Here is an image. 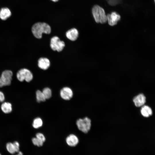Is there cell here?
<instances>
[{
  "label": "cell",
  "mask_w": 155,
  "mask_h": 155,
  "mask_svg": "<svg viewBox=\"0 0 155 155\" xmlns=\"http://www.w3.org/2000/svg\"><path fill=\"white\" fill-rule=\"evenodd\" d=\"M76 125L79 130L83 133H86L90 129L91 121L89 118L85 117L83 119H80L78 120Z\"/></svg>",
  "instance_id": "5b68a950"
},
{
  "label": "cell",
  "mask_w": 155,
  "mask_h": 155,
  "mask_svg": "<svg viewBox=\"0 0 155 155\" xmlns=\"http://www.w3.org/2000/svg\"><path fill=\"white\" fill-rule=\"evenodd\" d=\"M17 80L20 82L25 81L27 82L31 81L33 78V75L29 69L23 68L19 70L16 74Z\"/></svg>",
  "instance_id": "3957f363"
},
{
  "label": "cell",
  "mask_w": 155,
  "mask_h": 155,
  "mask_svg": "<svg viewBox=\"0 0 155 155\" xmlns=\"http://www.w3.org/2000/svg\"><path fill=\"white\" fill-rule=\"evenodd\" d=\"M36 137L43 142L45 141V138L44 135L41 133H38L36 134Z\"/></svg>",
  "instance_id": "44dd1931"
},
{
  "label": "cell",
  "mask_w": 155,
  "mask_h": 155,
  "mask_svg": "<svg viewBox=\"0 0 155 155\" xmlns=\"http://www.w3.org/2000/svg\"><path fill=\"white\" fill-rule=\"evenodd\" d=\"M38 65L40 68L43 70H46L50 66V61L46 58H40L38 61Z\"/></svg>",
  "instance_id": "30bf717a"
},
{
  "label": "cell",
  "mask_w": 155,
  "mask_h": 155,
  "mask_svg": "<svg viewBox=\"0 0 155 155\" xmlns=\"http://www.w3.org/2000/svg\"><path fill=\"white\" fill-rule=\"evenodd\" d=\"M108 2L110 4H111L112 5H114L118 2L120 1V0H107Z\"/></svg>",
  "instance_id": "603a6c76"
},
{
  "label": "cell",
  "mask_w": 155,
  "mask_h": 155,
  "mask_svg": "<svg viewBox=\"0 0 155 155\" xmlns=\"http://www.w3.org/2000/svg\"><path fill=\"white\" fill-rule=\"evenodd\" d=\"M133 102L135 106L137 107L142 106L146 102V98L142 94H140L135 96L133 98Z\"/></svg>",
  "instance_id": "9c48e42d"
},
{
  "label": "cell",
  "mask_w": 155,
  "mask_h": 155,
  "mask_svg": "<svg viewBox=\"0 0 155 155\" xmlns=\"http://www.w3.org/2000/svg\"><path fill=\"white\" fill-rule=\"evenodd\" d=\"M92 13L96 22L103 24L107 21L106 15L104 9L99 5H96L93 6Z\"/></svg>",
  "instance_id": "7a4b0ae2"
},
{
  "label": "cell",
  "mask_w": 155,
  "mask_h": 155,
  "mask_svg": "<svg viewBox=\"0 0 155 155\" xmlns=\"http://www.w3.org/2000/svg\"><path fill=\"white\" fill-rule=\"evenodd\" d=\"M0 155H1V154H0Z\"/></svg>",
  "instance_id": "4316f807"
},
{
  "label": "cell",
  "mask_w": 155,
  "mask_h": 155,
  "mask_svg": "<svg viewBox=\"0 0 155 155\" xmlns=\"http://www.w3.org/2000/svg\"><path fill=\"white\" fill-rule=\"evenodd\" d=\"M16 152H18L19 151L20 145L19 143L15 141L13 143Z\"/></svg>",
  "instance_id": "7402d4cb"
},
{
  "label": "cell",
  "mask_w": 155,
  "mask_h": 155,
  "mask_svg": "<svg viewBox=\"0 0 155 155\" xmlns=\"http://www.w3.org/2000/svg\"><path fill=\"white\" fill-rule=\"evenodd\" d=\"M5 96L3 92L0 91V102H3L5 100Z\"/></svg>",
  "instance_id": "cb8c5ba5"
},
{
  "label": "cell",
  "mask_w": 155,
  "mask_h": 155,
  "mask_svg": "<svg viewBox=\"0 0 155 155\" xmlns=\"http://www.w3.org/2000/svg\"><path fill=\"white\" fill-rule=\"evenodd\" d=\"M42 124L43 122L42 119L38 117L33 120L32 126L34 128L37 129L41 127Z\"/></svg>",
  "instance_id": "2e32d148"
},
{
  "label": "cell",
  "mask_w": 155,
  "mask_h": 155,
  "mask_svg": "<svg viewBox=\"0 0 155 155\" xmlns=\"http://www.w3.org/2000/svg\"><path fill=\"white\" fill-rule=\"evenodd\" d=\"M32 142L34 145L38 147L42 146L43 145V142L36 137L33 138L32 139Z\"/></svg>",
  "instance_id": "ffe728a7"
},
{
  "label": "cell",
  "mask_w": 155,
  "mask_h": 155,
  "mask_svg": "<svg viewBox=\"0 0 155 155\" xmlns=\"http://www.w3.org/2000/svg\"><path fill=\"white\" fill-rule=\"evenodd\" d=\"M60 95L63 99L68 100L72 97L73 92L70 88L68 87H65L61 90Z\"/></svg>",
  "instance_id": "ba28073f"
},
{
  "label": "cell",
  "mask_w": 155,
  "mask_h": 155,
  "mask_svg": "<svg viewBox=\"0 0 155 155\" xmlns=\"http://www.w3.org/2000/svg\"><path fill=\"white\" fill-rule=\"evenodd\" d=\"M13 76L12 71L6 69L3 71L0 76V88L10 85Z\"/></svg>",
  "instance_id": "277c9868"
},
{
  "label": "cell",
  "mask_w": 155,
  "mask_h": 155,
  "mask_svg": "<svg viewBox=\"0 0 155 155\" xmlns=\"http://www.w3.org/2000/svg\"><path fill=\"white\" fill-rule=\"evenodd\" d=\"M1 108L3 112L5 113H9L12 111V105L9 102H4L1 106Z\"/></svg>",
  "instance_id": "9a60e30c"
},
{
  "label": "cell",
  "mask_w": 155,
  "mask_h": 155,
  "mask_svg": "<svg viewBox=\"0 0 155 155\" xmlns=\"http://www.w3.org/2000/svg\"><path fill=\"white\" fill-rule=\"evenodd\" d=\"M6 148L7 150L10 153L13 154L16 152L13 143L11 142L8 143L6 144Z\"/></svg>",
  "instance_id": "d6986e66"
},
{
  "label": "cell",
  "mask_w": 155,
  "mask_h": 155,
  "mask_svg": "<svg viewBox=\"0 0 155 155\" xmlns=\"http://www.w3.org/2000/svg\"><path fill=\"white\" fill-rule=\"evenodd\" d=\"M51 0L52 1L54 2H56L59 1V0Z\"/></svg>",
  "instance_id": "484cf974"
},
{
  "label": "cell",
  "mask_w": 155,
  "mask_h": 155,
  "mask_svg": "<svg viewBox=\"0 0 155 155\" xmlns=\"http://www.w3.org/2000/svg\"><path fill=\"white\" fill-rule=\"evenodd\" d=\"M17 155H23V153L22 152L20 151H19L18 152V154Z\"/></svg>",
  "instance_id": "d4e9b609"
},
{
  "label": "cell",
  "mask_w": 155,
  "mask_h": 155,
  "mask_svg": "<svg viewBox=\"0 0 155 155\" xmlns=\"http://www.w3.org/2000/svg\"><path fill=\"white\" fill-rule=\"evenodd\" d=\"M50 45L53 50L59 52L63 49L65 43L63 41L61 40L58 37L55 36L51 38Z\"/></svg>",
  "instance_id": "8992f818"
},
{
  "label": "cell",
  "mask_w": 155,
  "mask_h": 155,
  "mask_svg": "<svg viewBox=\"0 0 155 155\" xmlns=\"http://www.w3.org/2000/svg\"><path fill=\"white\" fill-rule=\"evenodd\" d=\"M108 24L111 26L116 25L121 19L120 16L116 12L113 11L106 15Z\"/></svg>",
  "instance_id": "52a82bcc"
},
{
  "label": "cell",
  "mask_w": 155,
  "mask_h": 155,
  "mask_svg": "<svg viewBox=\"0 0 155 155\" xmlns=\"http://www.w3.org/2000/svg\"><path fill=\"white\" fill-rule=\"evenodd\" d=\"M66 36L68 39L74 41L76 40L78 37V32L76 29L72 28L66 32Z\"/></svg>",
  "instance_id": "8fae6325"
},
{
  "label": "cell",
  "mask_w": 155,
  "mask_h": 155,
  "mask_svg": "<svg viewBox=\"0 0 155 155\" xmlns=\"http://www.w3.org/2000/svg\"><path fill=\"white\" fill-rule=\"evenodd\" d=\"M36 96L37 101L38 102H44L46 100L42 92L40 90H37L36 91Z\"/></svg>",
  "instance_id": "e0dca14e"
},
{
  "label": "cell",
  "mask_w": 155,
  "mask_h": 155,
  "mask_svg": "<svg viewBox=\"0 0 155 155\" xmlns=\"http://www.w3.org/2000/svg\"><path fill=\"white\" fill-rule=\"evenodd\" d=\"M141 113L142 116L148 117L152 114V111L149 106L147 105L143 106L141 109Z\"/></svg>",
  "instance_id": "5bb4252c"
},
{
  "label": "cell",
  "mask_w": 155,
  "mask_h": 155,
  "mask_svg": "<svg viewBox=\"0 0 155 155\" xmlns=\"http://www.w3.org/2000/svg\"><path fill=\"white\" fill-rule=\"evenodd\" d=\"M42 92L46 99H49L51 97L52 92L51 89L49 88H44Z\"/></svg>",
  "instance_id": "ac0fdd59"
},
{
  "label": "cell",
  "mask_w": 155,
  "mask_h": 155,
  "mask_svg": "<svg viewBox=\"0 0 155 155\" xmlns=\"http://www.w3.org/2000/svg\"><path fill=\"white\" fill-rule=\"evenodd\" d=\"M31 30L34 37L37 39H40L43 33L49 34L51 32V28L50 26L46 23L38 22L32 26Z\"/></svg>",
  "instance_id": "6da1fadb"
},
{
  "label": "cell",
  "mask_w": 155,
  "mask_h": 155,
  "mask_svg": "<svg viewBox=\"0 0 155 155\" xmlns=\"http://www.w3.org/2000/svg\"><path fill=\"white\" fill-rule=\"evenodd\" d=\"M11 15V11L8 8H2L0 10V18L2 20H6Z\"/></svg>",
  "instance_id": "4fadbf2b"
},
{
  "label": "cell",
  "mask_w": 155,
  "mask_h": 155,
  "mask_svg": "<svg viewBox=\"0 0 155 155\" xmlns=\"http://www.w3.org/2000/svg\"><path fill=\"white\" fill-rule=\"evenodd\" d=\"M66 142L67 144L69 146L74 147L78 143L79 140L75 135L71 134L67 137Z\"/></svg>",
  "instance_id": "7c38bea8"
}]
</instances>
